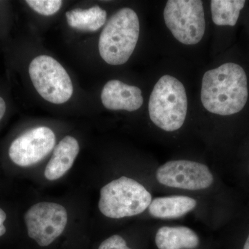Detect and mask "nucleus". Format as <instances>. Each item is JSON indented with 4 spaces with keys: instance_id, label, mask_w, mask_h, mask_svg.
Returning <instances> with one entry per match:
<instances>
[{
    "instance_id": "nucleus-1",
    "label": "nucleus",
    "mask_w": 249,
    "mask_h": 249,
    "mask_svg": "<svg viewBox=\"0 0 249 249\" xmlns=\"http://www.w3.org/2000/svg\"><path fill=\"white\" fill-rule=\"evenodd\" d=\"M248 96L247 74L237 64H223L203 76L201 101L209 112L221 116L240 112L247 104Z\"/></svg>"
},
{
    "instance_id": "nucleus-2",
    "label": "nucleus",
    "mask_w": 249,
    "mask_h": 249,
    "mask_svg": "<svg viewBox=\"0 0 249 249\" xmlns=\"http://www.w3.org/2000/svg\"><path fill=\"white\" fill-rule=\"evenodd\" d=\"M139 33L140 24L135 11L129 8L119 10L100 36L98 50L101 58L109 65H124L133 53Z\"/></svg>"
},
{
    "instance_id": "nucleus-3",
    "label": "nucleus",
    "mask_w": 249,
    "mask_h": 249,
    "mask_svg": "<svg viewBox=\"0 0 249 249\" xmlns=\"http://www.w3.org/2000/svg\"><path fill=\"white\" fill-rule=\"evenodd\" d=\"M149 115L154 124L166 132L182 127L188 111L186 89L175 77L164 75L158 80L150 96Z\"/></svg>"
},
{
    "instance_id": "nucleus-4",
    "label": "nucleus",
    "mask_w": 249,
    "mask_h": 249,
    "mask_svg": "<svg viewBox=\"0 0 249 249\" xmlns=\"http://www.w3.org/2000/svg\"><path fill=\"white\" fill-rule=\"evenodd\" d=\"M152 201L150 192L132 178L121 177L103 186L98 209L111 219L132 217L148 209Z\"/></svg>"
},
{
    "instance_id": "nucleus-5",
    "label": "nucleus",
    "mask_w": 249,
    "mask_h": 249,
    "mask_svg": "<svg viewBox=\"0 0 249 249\" xmlns=\"http://www.w3.org/2000/svg\"><path fill=\"white\" fill-rule=\"evenodd\" d=\"M29 73L36 91L45 101L60 105L71 98V78L55 58L47 55L36 57L29 65Z\"/></svg>"
},
{
    "instance_id": "nucleus-6",
    "label": "nucleus",
    "mask_w": 249,
    "mask_h": 249,
    "mask_svg": "<svg viewBox=\"0 0 249 249\" xmlns=\"http://www.w3.org/2000/svg\"><path fill=\"white\" fill-rule=\"evenodd\" d=\"M163 18L174 37L183 45H195L202 40L206 21L201 0H169Z\"/></svg>"
},
{
    "instance_id": "nucleus-7",
    "label": "nucleus",
    "mask_w": 249,
    "mask_h": 249,
    "mask_svg": "<svg viewBox=\"0 0 249 249\" xmlns=\"http://www.w3.org/2000/svg\"><path fill=\"white\" fill-rule=\"evenodd\" d=\"M67 219L65 208L53 202L37 203L24 214L28 235L42 247L50 245L62 235Z\"/></svg>"
},
{
    "instance_id": "nucleus-8",
    "label": "nucleus",
    "mask_w": 249,
    "mask_h": 249,
    "mask_svg": "<svg viewBox=\"0 0 249 249\" xmlns=\"http://www.w3.org/2000/svg\"><path fill=\"white\" fill-rule=\"evenodd\" d=\"M156 178L160 184L188 191L206 189L214 180L207 165L188 160H170L160 165Z\"/></svg>"
},
{
    "instance_id": "nucleus-9",
    "label": "nucleus",
    "mask_w": 249,
    "mask_h": 249,
    "mask_svg": "<svg viewBox=\"0 0 249 249\" xmlns=\"http://www.w3.org/2000/svg\"><path fill=\"white\" fill-rule=\"evenodd\" d=\"M55 135L52 129L40 126L29 129L15 139L9 147L11 160L20 167L39 163L53 150Z\"/></svg>"
},
{
    "instance_id": "nucleus-10",
    "label": "nucleus",
    "mask_w": 249,
    "mask_h": 249,
    "mask_svg": "<svg viewBox=\"0 0 249 249\" xmlns=\"http://www.w3.org/2000/svg\"><path fill=\"white\" fill-rule=\"evenodd\" d=\"M103 106L109 110H138L143 103L142 91L138 87L129 85L119 80L108 81L101 92Z\"/></svg>"
},
{
    "instance_id": "nucleus-11",
    "label": "nucleus",
    "mask_w": 249,
    "mask_h": 249,
    "mask_svg": "<svg viewBox=\"0 0 249 249\" xmlns=\"http://www.w3.org/2000/svg\"><path fill=\"white\" fill-rule=\"evenodd\" d=\"M79 151V143L74 137L67 136L62 139L46 167L45 178L49 181H55L64 176L73 166Z\"/></svg>"
},
{
    "instance_id": "nucleus-12",
    "label": "nucleus",
    "mask_w": 249,
    "mask_h": 249,
    "mask_svg": "<svg viewBox=\"0 0 249 249\" xmlns=\"http://www.w3.org/2000/svg\"><path fill=\"white\" fill-rule=\"evenodd\" d=\"M196 206V201L186 196L157 197L152 200L149 212L159 219H176L191 212Z\"/></svg>"
},
{
    "instance_id": "nucleus-13",
    "label": "nucleus",
    "mask_w": 249,
    "mask_h": 249,
    "mask_svg": "<svg viewBox=\"0 0 249 249\" xmlns=\"http://www.w3.org/2000/svg\"><path fill=\"white\" fill-rule=\"evenodd\" d=\"M155 243L159 249H195L199 238L190 228L163 227L157 231Z\"/></svg>"
},
{
    "instance_id": "nucleus-14",
    "label": "nucleus",
    "mask_w": 249,
    "mask_h": 249,
    "mask_svg": "<svg viewBox=\"0 0 249 249\" xmlns=\"http://www.w3.org/2000/svg\"><path fill=\"white\" fill-rule=\"evenodd\" d=\"M65 16L67 24L72 29L93 32L104 25L107 12L100 6H94L89 9L71 10L67 11Z\"/></svg>"
},
{
    "instance_id": "nucleus-15",
    "label": "nucleus",
    "mask_w": 249,
    "mask_h": 249,
    "mask_svg": "<svg viewBox=\"0 0 249 249\" xmlns=\"http://www.w3.org/2000/svg\"><path fill=\"white\" fill-rule=\"evenodd\" d=\"M245 3L244 0H212L211 10L213 21L216 25L233 27Z\"/></svg>"
},
{
    "instance_id": "nucleus-16",
    "label": "nucleus",
    "mask_w": 249,
    "mask_h": 249,
    "mask_svg": "<svg viewBox=\"0 0 249 249\" xmlns=\"http://www.w3.org/2000/svg\"><path fill=\"white\" fill-rule=\"evenodd\" d=\"M26 3L37 14L45 16L56 14L62 5L60 0H27Z\"/></svg>"
},
{
    "instance_id": "nucleus-17",
    "label": "nucleus",
    "mask_w": 249,
    "mask_h": 249,
    "mask_svg": "<svg viewBox=\"0 0 249 249\" xmlns=\"http://www.w3.org/2000/svg\"><path fill=\"white\" fill-rule=\"evenodd\" d=\"M98 249H131L126 244L125 240L120 235L111 236L103 241Z\"/></svg>"
},
{
    "instance_id": "nucleus-18",
    "label": "nucleus",
    "mask_w": 249,
    "mask_h": 249,
    "mask_svg": "<svg viewBox=\"0 0 249 249\" xmlns=\"http://www.w3.org/2000/svg\"><path fill=\"white\" fill-rule=\"evenodd\" d=\"M6 219V213L2 209H0V237L4 235L6 231V228L4 225V223Z\"/></svg>"
},
{
    "instance_id": "nucleus-19",
    "label": "nucleus",
    "mask_w": 249,
    "mask_h": 249,
    "mask_svg": "<svg viewBox=\"0 0 249 249\" xmlns=\"http://www.w3.org/2000/svg\"><path fill=\"white\" fill-rule=\"evenodd\" d=\"M6 106L4 100L0 96V120L2 119L6 112Z\"/></svg>"
},
{
    "instance_id": "nucleus-20",
    "label": "nucleus",
    "mask_w": 249,
    "mask_h": 249,
    "mask_svg": "<svg viewBox=\"0 0 249 249\" xmlns=\"http://www.w3.org/2000/svg\"><path fill=\"white\" fill-rule=\"evenodd\" d=\"M243 249H249V235L248 238H247V241H246L245 245L244 246Z\"/></svg>"
}]
</instances>
